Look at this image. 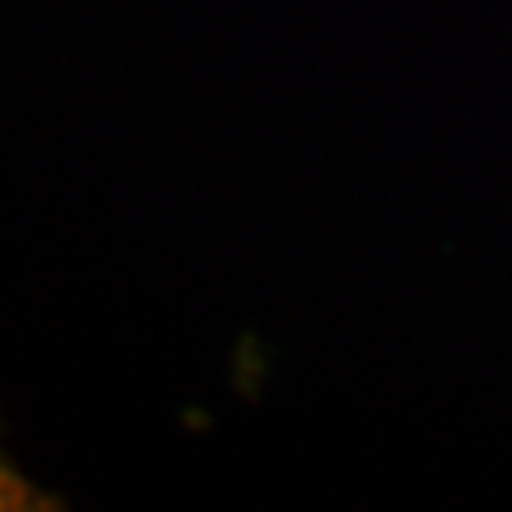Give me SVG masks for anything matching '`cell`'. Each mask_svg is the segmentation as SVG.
<instances>
[{
  "label": "cell",
  "instance_id": "obj_1",
  "mask_svg": "<svg viewBox=\"0 0 512 512\" xmlns=\"http://www.w3.org/2000/svg\"><path fill=\"white\" fill-rule=\"evenodd\" d=\"M52 500H47L43 491H35L26 483V478L18 474V466L0 453V508H47Z\"/></svg>",
  "mask_w": 512,
  "mask_h": 512
}]
</instances>
